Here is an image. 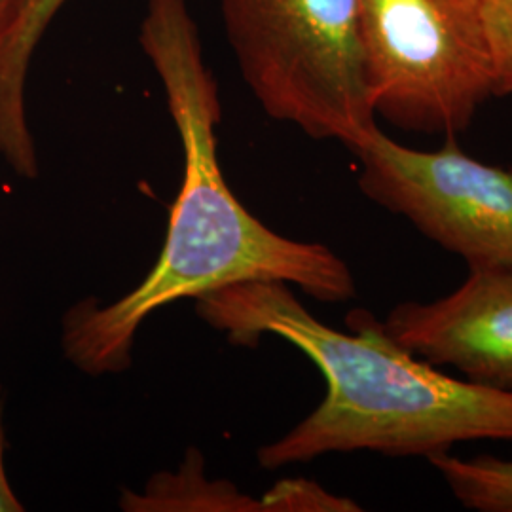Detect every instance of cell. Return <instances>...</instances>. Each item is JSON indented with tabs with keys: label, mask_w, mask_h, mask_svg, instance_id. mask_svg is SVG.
<instances>
[{
	"label": "cell",
	"mask_w": 512,
	"mask_h": 512,
	"mask_svg": "<svg viewBox=\"0 0 512 512\" xmlns=\"http://www.w3.org/2000/svg\"><path fill=\"white\" fill-rule=\"evenodd\" d=\"M141 48L164 84L184 150L181 192L152 272L116 302L84 300L63 317L61 344L78 370L103 376L131 366L137 330L154 311L226 285L279 281L319 302L357 296L355 277L323 243L285 238L253 217L224 181L217 156L220 99L186 0H147Z\"/></svg>",
	"instance_id": "obj_1"
},
{
	"label": "cell",
	"mask_w": 512,
	"mask_h": 512,
	"mask_svg": "<svg viewBox=\"0 0 512 512\" xmlns=\"http://www.w3.org/2000/svg\"><path fill=\"white\" fill-rule=\"evenodd\" d=\"M198 313L238 346L266 334L300 349L327 395L289 433L258 450L264 469L327 454L374 452L433 458L475 440H512V393L452 378L397 346L368 310L349 311V332L327 327L287 283L245 281L196 298Z\"/></svg>",
	"instance_id": "obj_2"
},
{
	"label": "cell",
	"mask_w": 512,
	"mask_h": 512,
	"mask_svg": "<svg viewBox=\"0 0 512 512\" xmlns=\"http://www.w3.org/2000/svg\"><path fill=\"white\" fill-rule=\"evenodd\" d=\"M245 84L268 116L351 148L376 128L359 0H219Z\"/></svg>",
	"instance_id": "obj_3"
},
{
	"label": "cell",
	"mask_w": 512,
	"mask_h": 512,
	"mask_svg": "<svg viewBox=\"0 0 512 512\" xmlns=\"http://www.w3.org/2000/svg\"><path fill=\"white\" fill-rule=\"evenodd\" d=\"M366 84L397 128L456 137L495 95L482 0H359Z\"/></svg>",
	"instance_id": "obj_4"
},
{
	"label": "cell",
	"mask_w": 512,
	"mask_h": 512,
	"mask_svg": "<svg viewBox=\"0 0 512 512\" xmlns=\"http://www.w3.org/2000/svg\"><path fill=\"white\" fill-rule=\"evenodd\" d=\"M349 150L370 202L408 220L467 268H512V169L465 154L454 137L439 150H416L378 126Z\"/></svg>",
	"instance_id": "obj_5"
},
{
	"label": "cell",
	"mask_w": 512,
	"mask_h": 512,
	"mask_svg": "<svg viewBox=\"0 0 512 512\" xmlns=\"http://www.w3.org/2000/svg\"><path fill=\"white\" fill-rule=\"evenodd\" d=\"M380 321L397 346L421 361L512 393V268H469L452 293L406 300Z\"/></svg>",
	"instance_id": "obj_6"
},
{
	"label": "cell",
	"mask_w": 512,
	"mask_h": 512,
	"mask_svg": "<svg viewBox=\"0 0 512 512\" xmlns=\"http://www.w3.org/2000/svg\"><path fill=\"white\" fill-rule=\"evenodd\" d=\"M67 0H21L0 54V156L19 177L38 175L37 147L27 122V74L48 25Z\"/></svg>",
	"instance_id": "obj_7"
},
{
	"label": "cell",
	"mask_w": 512,
	"mask_h": 512,
	"mask_svg": "<svg viewBox=\"0 0 512 512\" xmlns=\"http://www.w3.org/2000/svg\"><path fill=\"white\" fill-rule=\"evenodd\" d=\"M427 461L463 509L512 512V458H459L444 452Z\"/></svg>",
	"instance_id": "obj_8"
},
{
	"label": "cell",
	"mask_w": 512,
	"mask_h": 512,
	"mask_svg": "<svg viewBox=\"0 0 512 512\" xmlns=\"http://www.w3.org/2000/svg\"><path fill=\"white\" fill-rule=\"evenodd\" d=\"M482 12L494 61L495 95H512V0H482Z\"/></svg>",
	"instance_id": "obj_9"
},
{
	"label": "cell",
	"mask_w": 512,
	"mask_h": 512,
	"mask_svg": "<svg viewBox=\"0 0 512 512\" xmlns=\"http://www.w3.org/2000/svg\"><path fill=\"white\" fill-rule=\"evenodd\" d=\"M6 429H4V412H2V397H0V512L25 511V505L14 494V488L10 484L8 471H6Z\"/></svg>",
	"instance_id": "obj_10"
},
{
	"label": "cell",
	"mask_w": 512,
	"mask_h": 512,
	"mask_svg": "<svg viewBox=\"0 0 512 512\" xmlns=\"http://www.w3.org/2000/svg\"><path fill=\"white\" fill-rule=\"evenodd\" d=\"M19 4L21 0H0V54L18 16Z\"/></svg>",
	"instance_id": "obj_11"
}]
</instances>
